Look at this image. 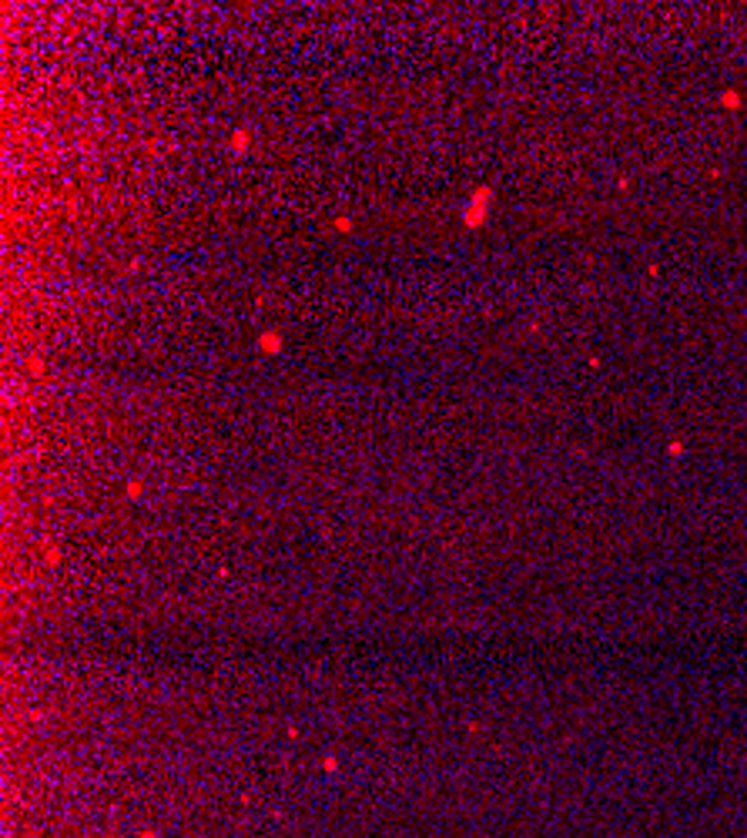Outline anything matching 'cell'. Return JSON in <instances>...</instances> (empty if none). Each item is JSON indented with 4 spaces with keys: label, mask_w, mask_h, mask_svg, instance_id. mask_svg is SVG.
<instances>
[{
    "label": "cell",
    "mask_w": 747,
    "mask_h": 838,
    "mask_svg": "<svg viewBox=\"0 0 747 838\" xmlns=\"http://www.w3.org/2000/svg\"><path fill=\"white\" fill-rule=\"evenodd\" d=\"M489 198H493V191L489 188H476L473 191V198H469V205H466V228H480L482 221H486V208H489Z\"/></svg>",
    "instance_id": "1"
},
{
    "label": "cell",
    "mask_w": 747,
    "mask_h": 838,
    "mask_svg": "<svg viewBox=\"0 0 747 838\" xmlns=\"http://www.w3.org/2000/svg\"><path fill=\"white\" fill-rule=\"evenodd\" d=\"M258 349L268 352V355L282 352V335H279V332H262V335H258Z\"/></svg>",
    "instance_id": "2"
},
{
    "label": "cell",
    "mask_w": 747,
    "mask_h": 838,
    "mask_svg": "<svg viewBox=\"0 0 747 838\" xmlns=\"http://www.w3.org/2000/svg\"><path fill=\"white\" fill-rule=\"evenodd\" d=\"M249 145H251V131H249V128H238V131L232 134V151H235V154H245V151H249Z\"/></svg>",
    "instance_id": "3"
},
{
    "label": "cell",
    "mask_w": 747,
    "mask_h": 838,
    "mask_svg": "<svg viewBox=\"0 0 747 838\" xmlns=\"http://www.w3.org/2000/svg\"><path fill=\"white\" fill-rule=\"evenodd\" d=\"M31 372H34V376H40V372H44V359H40V355H34V359H31Z\"/></svg>",
    "instance_id": "4"
},
{
    "label": "cell",
    "mask_w": 747,
    "mask_h": 838,
    "mask_svg": "<svg viewBox=\"0 0 747 838\" xmlns=\"http://www.w3.org/2000/svg\"><path fill=\"white\" fill-rule=\"evenodd\" d=\"M335 228H339V232H346V235H349V232H352V221H349V218H339V221H335Z\"/></svg>",
    "instance_id": "5"
}]
</instances>
